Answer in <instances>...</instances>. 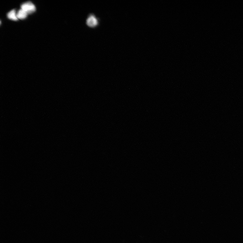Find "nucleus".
<instances>
[{
	"label": "nucleus",
	"instance_id": "1",
	"mask_svg": "<svg viewBox=\"0 0 243 243\" xmlns=\"http://www.w3.org/2000/svg\"><path fill=\"white\" fill-rule=\"evenodd\" d=\"M86 24L88 27L91 29H95L100 25V19L95 14H89L86 18Z\"/></svg>",
	"mask_w": 243,
	"mask_h": 243
},
{
	"label": "nucleus",
	"instance_id": "2",
	"mask_svg": "<svg viewBox=\"0 0 243 243\" xmlns=\"http://www.w3.org/2000/svg\"><path fill=\"white\" fill-rule=\"evenodd\" d=\"M21 9L24 10L27 14L33 13L36 11L35 6L31 2H27L21 5Z\"/></svg>",
	"mask_w": 243,
	"mask_h": 243
},
{
	"label": "nucleus",
	"instance_id": "3",
	"mask_svg": "<svg viewBox=\"0 0 243 243\" xmlns=\"http://www.w3.org/2000/svg\"><path fill=\"white\" fill-rule=\"evenodd\" d=\"M7 17L9 19L14 21H17L18 18L17 16V14H16L15 10L11 11L7 14Z\"/></svg>",
	"mask_w": 243,
	"mask_h": 243
},
{
	"label": "nucleus",
	"instance_id": "4",
	"mask_svg": "<svg viewBox=\"0 0 243 243\" xmlns=\"http://www.w3.org/2000/svg\"><path fill=\"white\" fill-rule=\"evenodd\" d=\"M27 15V14L25 11L21 9L18 12L17 16L18 19H24L26 18Z\"/></svg>",
	"mask_w": 243,
	"mask_h": 243
}]
</instances>
